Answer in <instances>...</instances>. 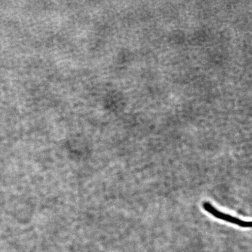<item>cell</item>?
<instances>
[{"label": "cell", "mask_w": 252, "mask_h": 252, "mask_svg": "<svg viewBox=\"0 0 252 252\" xmlns=\"http://www.w3.org/2000/svg\"><path fill=\"white\" fill-rule=\"evenodd\" d=\"M203 207L207 212L212 214L213 216L215 217L217 219L225 220L226 222L241 226V227H251V222L245 221V220L236 218V217L229 215V214L220 212L219 210H217L216 208L214 207L212 204L209 202H204Z\"/></svg>", "instance_id": "cell-1"}]
</instances>
